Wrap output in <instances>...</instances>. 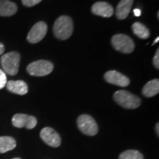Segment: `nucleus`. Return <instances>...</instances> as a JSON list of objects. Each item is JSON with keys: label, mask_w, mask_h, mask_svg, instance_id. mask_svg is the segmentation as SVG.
<instances>
[{"label": "nucleus", "mask_w": 159, "mask_h": 159, "mask_svg": "<svg viewBox=\"0 0 159 159\" xmlns=\"http://www.w3.org/2000/svg\"><path fill=\"white\" fill-rule=\"evenodd\" d=\"M53 32L58 39H68L73 33L72 20L67 16H61L57 18L53 26Z\"/></svg>", "instance_id": "f257e3e1"}, {"label": "nucleus", "mask_w": 159, "mask_h": 159, "mask_svg": "<svg viewBox=\"0 0 159 159\" xmlns=\"http://www.w3.org/2000/svg\"><path fill=\"white\" fill-rule=\"evenodd\" d=\"M21 56L17 52H11L1 57V65L4 72L11 75H17Z\"/></svg>", "instance_id": "f03ea898"}, {"label": "nucleus", "mask_w": 159, "mask_h": 159, "mask_svg": "<svg viewBox=\"0 0 159 159\" xmlns=\"http://www.w3.org/2000/svg\"><path fill=\"white\" fill-rule=\"evenodd\" d=\"M114 100L123 108L135 109L141 105V99L128 91H117L114 95Z\"/></svg>", "instance_id": "7ed1b4c3"}, {"label": "nucleus", "mask_w": 159, "mask_h": 159, "mask_svg": "<svg viewBox=\"0 0 159 159\" xmlns=\"http://www.w3.org/2000/svg\"><path fill=\"white\" fill-rule=\"evenodd\" d=\"M54 69V66L50 61L39 60L30 63L27 67V71L32 76L42 77L50 74Z\"/></svg>", "instance_id": "20e7f679"}, {"label": "nucleus", "mask_w": 159, "mask_h": 159, "mask_svg": "<svg viewBox=\"0 0 159 159\" xmlns=\"http://www.w3.org/2000/svg\"><path fill=\"white\" fill-rule=\"evenodd\" d=\"M113 47L123 53H131L134 50V42L130 37L124 34L115 35L111 39Z\"/></svg>", "instance_id": "39448f33"}, {"label": "nucleus", "mask_w": 159, "mask_h": 159, "mask_svg": "<svg viewBox=\"0 0 159 159\" xmlns=\"http://www.w3.org/2000/svg\"><path fill=\"white\" fill-rule=\"evenodd\" d=\"M78 128L83 134L88 136H94L98 133V126L95 120L87 114L81 115L77 119Z\"/></svg>", "instance_id": "423d86ee"}, {"label": "nucleus", "mask_w": 159, "mask_h": 159, "mask_svg": "<svg viewBox=\"0 0 159 159\" xmlns=\"http://www.w3.org/2000/svg\"><path fill=\"white\" fill-rule=\"evenodd\" d=\"M47 25L43 21H39L32 27L27 35V40L30 43H36L41 41L47 34Z\"/></svg>", "instance_id": "0eeeda50"}, {"label": "nucleus", "mask_w": 159, "mask_h": 159, "mask_svg": "<svg viewBox=\"0 0 159 159\" xmlns=\"http://www.w3.org/2000/svg\"><path fill=\"white\" fill-rule=\"evenodd\" d=\"M12 123L16 128H26L27 129L34 128L37 125V119L35 117L27 114H18L13 116Z\"/></svg>", "instance_id": "6e6552de"}, {"label": "nucleus", "mask_w": 159, "mask_h": 159, "mask_svg": "<svg viewBox=\"0 0 159 159\" xmlns=\"http://www.w3.org/2000/svg\"><path fill=\"white\" fill-rule=\"evenodd\" d=\"M40 136L43 142L49 146L57 148L61 145V137L54 129L48 127L43 128L40 133Z\"/></svg>", "instance_id": "1a4fd4ad"}, {"label": "nucleus", "mask_w": 159, "mask_h": 159, "mask_svg": "<svg viewBox=\"0 0 159 159\" xmlns=\"http://www.w3.org/2000/svg\"><path fill=\"white\" fill-rule=\"evenodd\" d=\"M104 77L108 83L120 87H126L130 84V79L128 77L115 70L107 71Z\"/></svg>", "instance_id": "9d476101"}, {"label": "nucleus", "mask_w": 159, "mask_h": 159, "mask_svg": "<svg viewBox=\"0 0 159 159\" xmlns=\"http://www.w3.org/2000/svg\"><path fill=\"white\" fill-rule=\"evenodd\" d=\"M91 12L99 16L109 18L114 15V8L110 4L105 2H97L93 5Z\"/></svg>", "instance_id": "9b49d317"}, {"label": "nucleus", "mask_w": 159, "mask_h": 159, "mask_svg": "<svg viewBox=\"0 0 159 159\" xmlns=\"http://www.w3.org/2000/svg\"><path fill=\"white\" fill-rule=\"evenodd\" d=\"M6 87L11 92L19 95H25L28 92V86L23 80H10L7 82Z\"/></svg>", "instance_id": "f8f14e48"}, {"label": "nucleus", "mask_w": 159, "mask_h": 159, "mask_svg": "<svg viewBox=\"0 0 159 159\" xmlns=\"http://www.w3.org/2000/svg\"><path fill=\"white\" fill-rule=\"evenodd\" d=\"M134 0H121L116 7V15L119 19H126L132 8Z\"/></svg>", "instance_id": "ddd939ff"}, {"label": "nucleus", "mask_w": 159, "mask_h": 159, "mask_svg": "<svg viewBox=\"0 0 159 159\" xmlns=\"http://www.w3.org/2000/svg\"><path fill=\"white\" fill-rule=\"evenodd\" d=\"M17 5L10 0H0V16H11L17 12Z\"/></svg>", "instance_id": "4468645a"}, {"label": "nucleus", "mask_w": 159, "mask_h": 159, "mask_svg": "<svg viewBox=\"0 0 159 159\" xmlns=\"http://www.w3.org/2000/svg\"><path fill=\"white\" fill-rule=\"evenodd\" d=\"M159 80L158 79L152 80L148 82L143 88L142 93L145 97H152L158 94Z\"/></svg>", "instance_id": "2eb2a0df"}, {"label": "nucleus", "mask_w": 159, "mask_h": 159, "mask_svg": "<svg viewBox=\"0 0 159 159\" xmlns=\"http://www.w3.org/2000/svg\"><path fill=\"white\" fill-rule=\"evenodd\" d=\"M16 146V142L13 137L1 136L0 137V153L13 150Z\"/></svg>", "instance_id": "dca6fc26"}, {"label": "nucleus", "mask_w": 159, "mask_h": 159, "mask_svg": "<svg viewBox=\"0 0 159 159\" xmlns=\"http://www.w3.org/2000/svg\"><path fill=\"white\" fill-rule=\"evenodd\" d=\"M132 30L136 36L142 39H146L150 37V30L148 27L140 22H135L132 25Z\"/></svg>", "instance_id": "f3484780"}, {"label": "nucleus", "mask_w": 159, "mask_h": 159, "mask_svg": "<svg viewBox=\"0 0 159 159\" xmlns=\"http://www.w3.org/2000/svg\"><path fill=\"white\" fill-rule=\"evenodd\" d=\"M119 159H144L142 154L137 150H127L119 156Z\"/></svg>", "instance_id": "a211bd4d"}, {"label": "nucleus", "mask_w": 159, "mask_h": 159, "mask_svg": "<svg viewBox=\"0 0 159 159\" xmlns=\"http://www.w3.org/2000/svg\"><path fill=\"white\" fill-rule=\"evenodd\" d=\"M7 77L4 71L0 69V89H2L7 84Z\"/></svg>", "instance_id": "6ab92c4d"}, {"label": "nucleus", "mask_w": 159, "mask_h": 159, "mask_svg": "<svg viewBox=\"0 0 159 159\" xmlns=\"http://www.w3.org/2000/svg\"><path fill=\"white\" fill-rule=\"evenodd\" d=\"M42 0H21L22 4L26 7H33L41 2Z\"/></svg>", "instance_id": "aec40b11"}, {"label": "nucleus", "mask_w": 159, "mask_h": 159, "mask_svg": "<svg viewBox=\"0 0 159 159\" xmlns=\"http://www.w3.org/2000/svg\"><path fill=\"white\" fill-rule=\"evenodd\" d=\"M153 64L156 69L159 68V49H157V52L153 57Z\"/></svg>", "instance_id": "412c9836"}, {"label": "nucleus", "mask_w": 159, "mask_h": 159, "mask_svg": "<svg viewBox=\"0 0 159 159\" xmlns=\"http://www.w3.org/2000/svg\"><path fill=\"white\" fill-rule=\"evenodd\" d=\"M4 51H5V47L2 43H0V55H2Z\"/></svg>", "instance_id": "4be33fe9"}, {"label": "nucleus", "mask_w": 159, "mask_h": 159, "mask_svg": "<svg viewBox=\"0 0 159 159\" xmlns=\"http://www.w3.org/2000/svg\"><path fill=\"white\" fill-rule=\"evenodd\" d=\"M134 14H135V16H140V15H141L140 10L135 9L134 11Z\"/></svg>", "instance_id": "5701e85b"}, {"label": "nucleus", "mask_w": 159, "mask_h": 159, "mask_svg": "<svg viewBox=\"0 0 159 159\" xmlns=\"http://www.w3.org/2000/svg\"><path fill=\"white\" fill-rule=\"evenodd\" d=\"M158 125H159V124L158 123V124L156 125V130L157 131V134H158H158H159V131H158Z\"/></svg>", "instance_id": "b1692460"}, {"label": "nucleus", "mask_w": 159, "mask_h": 159, "mask_svg": "<svg viewBox=\"0 0 159 159\" xmlns=\"http://www.w3.org/2000/svg\"><path fill=\"white\" fill-rule=\"evenodd\" d=\"M158 41H159V38L158 37V38H157V39H156V40H155V41L153 42V43H152V45H154L156 43L158 42Z\"/></svg>", "instance_id": "393cba45"}, {"label": "nucleus", "mask_w": 159, "mask_h": 159, "mask_svg": "<svg viewBox=\"0 0 159 159\" xmlns=\"http://www.w3.org/2000/svg\"><path fill=\"white\" fill-rule=\"evenodd\" d=\"M13 159H21V158H13Z\"/></svg>", "instance_id": "a878e982"}]
</instances>
